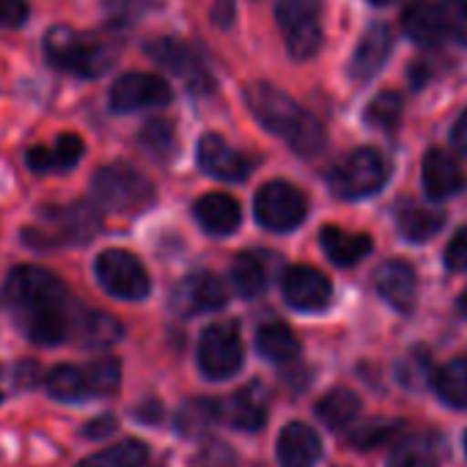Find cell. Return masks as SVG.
<instances>
[{
	"instance_id": "obj_1",
	"label": "cell",
	"mask_w": 467,
	"mask_h": 467,
	"mask_svg": "<svg viewBox=\"0 0 467 467\" xmlns=\"http://www.w3.org/2000/svg\"><path fill=\"white\" fill-rule=\"evenodd\" d=\"M4 300L34 344L58 347L72 336V297L58 275L42 267H15Z\"/></svg>"
},
{
	"instance_id": "obj_2",
	"label": "cell",
	"mask_w": 467,
	"mask_h": 467,
	"mask_svg": "<svg viewBox=\"0 0 467 467\" xmlns=\"http://www.w3.org/2000/svg\"><path fill=\"white\" fill-rule=\"evenodd\" d=\"M245 102L254 119L275 132L281 140H286V146L295 149L300 157H317L325 149V127L319 124V119L275 86L251 83L245 88Z\"/></svg>"
},
{
	"instance_id": "obj_3",
	"label": "cell",
	"mask_w": 467,
	"mask_h": 467,
	"mask_svg": "<svg viewBox=\"0 0 467 467\" xmlns=\"http://www.w3.org/2000/svg\"><path fill=\"white\" fill-rule=\"evenodd\" d=\"M47 61L78 78H102L119 61V47L110 39L75 31L69 26H56L45 36Z\"/></svg>"
},
{
	"instance_id": "obj_4",
	"label": "cell",
	"mask_w": 467,
	"mask_h": 467,
	"mask_svg": "<svg viewBox=\"0 0 467 467\" xmlns=\"http://www.w3.org/2000/svg\"><path fill=\"white\" fill-rule=\"evenodd\" d=\"M99 231V214L91 203H72V206H53L45 209L42 217L23 231V243L47 251L64 245H83Z\"/></svg>"
},
{
	"instance_id": "obj_5",
	"label": "cell",
	"mask_w": 467,
	"mask_h": 467,
	"mask_svg": "<svg viewBox=\"0 0 467 467\" xmlns=\"http://www.w3.org/2000/svg\"><path fill=\"white\" fill-rule=\"evenodd\" d=\"M91 198H94V203H99L110 212L132 214V212H143L154 203V187L132 165L113 162L94 173Z\"/></svg>"
},
{
	"instance_id": "obj_6",
	"label": "cell",
	"mask_w": 467,
	"mask_h": 467,
	"mask_svg": "<svg viewBox=\"0 0 467 467\" xmlns=\"http://www.w3.org/2000/svg\"><path fill=\"white\" fill-rule=\"evenodd\" d=\"M245 363V347L240 327L234 322L209 325L198 341V368L206 379L223 382L234 377Z\"/></svg>"
},
{
	"instance_id": "obj_7",
	"label": "cell",
	"mask_w": 467,
	"mask_h": 467,
	"mask_svg": "<svg viewBox=\"0 0 467 467\" xmlns=\"http://www.w3.org/2000/svg\"><path fill=\"white\" fill-rule=\"evenodd\" d=\"M275 17L292 58L317 56L322 47V0H278Z\"/></svg>"
},
{
	"instance_id": "obj_8",
	"label": "cell",
	"mask_w": 467,
	"mask_h": 467,
	"mask_svg": "<svg viewBox=\"0 0 467 467\" xmlns=\"http://www.w3.org/2000/svg\"><path fill=\"white\" fill-rule=\"evenodd\" d=\"M385 179H388V165L382 154L374 149H355L327 176L333 195L344 201H360L366 195H374L377 190H382Z\"/></svg>"
},
{
	"instance_id": "obj_9",
	"label": "cell",
	"mask_w": 467,
	"mask_h": 467,
	"mask_svg": "<svg viewBox=\"0 0 467 467\" xmlns=\"http://www.w3.org/2000/svg\"><path fill=\"white\" fill-rule=\"evenodd\" d=\"M146 56L165 67L168 72H173L192 94H212L214 88V78L206 67V61L182 39L173 36H160L146 42Z\"/></svg>"
},
{
	"instance_id": "obj_10",
	"label": "cell",
	"mask_w": 467,
	"mask_h": 467,
	"mask_svg": "<svg viewBox=\"0 0 467 467\" xmlns=\"http://www.w3.org/2000/svg\"><path fill=\"white\" fill-rule=\"evenodd\" d=\"M99 286L119 300H143L151 289L149 273L130 251H102L94 262Z\"/></svg>"
},
{
	"instance_id": "obj_11",
	"label": "cell",
	"mask_w": 467,
	"mask_h": 467,
	"mask_svg": "<svg viewBox=\"0 0 467 467\" xmlns=\"http://www.w3.org/2000/svg\"><path fill=\"white\" fill-rule=\"evenodd\" d=\"M254 212H256V220L267 228V231H292L297 228L306 214H308V201L306 195L284 182V179H275V182H267L259 192H256V201H254Z\"/></svg>"
},
{
	"instance_id": "obj_12",
	"label": "cell",
	"mask_w": 467,
	"mask_h": 467,
	"mask_svg": "<svg viewBox=\"0 0 467 467\" xmlns=\"http://www.w3.org/2000/svg\"><path fill=\"white\" fill-rule=\"evenodd\" d=\"M171 102V86L149 72H130L121 75L108 97L113 113H135L146 108H162Z\"/></svg>"
},
{
	"instance_id": "obj_13",
	"label": "cell",
	"mask_w": 467,
	"mask_h": 467,
	"mask_svg": "<svg viewBox=\"0 0 467 467\" xmlns=\"http://www.w3.org/2000/svg\"><path fill=\"white\" fill-rule=\"evenodd\" d=\"M281 289H284V300L297 311H325L333 300L330 278L306 265L289 267L284 273Z\"/></svg>"
},
{
	"instance_id": "obj_14",
	"label": "cell",
	"mask_w": 467,
	"mask_h": 467,
	"mask_svg": "<svg viewBox=\"0 0 467 467\" xmlns=\"http://www.w3.org/2000/svg\"><path fill=\"white\" fill-rule=\"evenodd\" d=\"M171 303L184 317L209 314V311H220L228 303V289L214 273H192L176 284Z\"/></svg>"
},
{
	"instance_id": "obj_15",
	"label": "cell",
	"mask_w": 467,
	"mask_h": 467,
	"mask_svg": "<svg viewBox=\"0 0 467 467\" xmlns=\"http://www.w3.org/2000/svg\"><path fill=\"white\" fill-rule=\"evenodd\" d=\"M195 157H198V168L214 179H223V182H243L251 176L254 171V162L237 151L231 149L220 135L209 132L198 140V149H195Z\"/></svg>"
},
{
	"instance_id": "obj_16",
	"label": "cell",
	"mask_w": 467,
	"mask_h": 467,
	"mask_svg": "<svg viewBox=\"0 0 467 467\" xmlns=\"http://www.w3.org/2000/svg\"><path fill=\"white\" fill-rule=\"evenodd\" d=\"M374 286H377L379 297L388 306H393L399 314H410L415 308L418 275L407 262H385L374 275Z\"/></svg>"
},
{
	"instance_id": "obj_17",
	"label": "cell",
	"mask_w": 467,
	"mask_h": 467,
	"mask_svg": "<svg viewBox=\"0 0 467 467\" xmlns=\"http://www.w3.org/2000/svg\"><path fill=\"white\" fill-rule=\"evenodd\" d=\"M322 459V437L303 420L286 423L278 437L281 467H314Z\"/></svg>"
},
{
	"instance_id": "obj_18",
	"label": "cell",
	"mask_w": 467,
	"mask_h": 467,
	"mask_svg": "<svg viewBox=\"0 0 467 467\" xmlns=\"http://www.w3.org/2000/svg\"><path fill=\"white\" fill-rule=\"evenodd\" d=\"M192 214L198 220V225L206 234H214V237H225V234H234L243 223V209L231 195L223 192H206L195 201Z\"/></svg>"
},
{
	"instance_id": "obj_19",
	"label": "cell",
	"mask_w": 467,
	"mask_h": 467,
	"mask_svg": "<svg viewBox=\"0 0 467 467\" xmlns=\"http://www.w3.org/2000/svg\"><path fill=\"white\" fill-rule=\"evenodd\" d=\"M223 418H228L231 426H237L243 431H259L267 418V393L259 382H251L245 388H240L237 393L231 396L228 404H223Z\"/></svg>"
},
{
	"instance_id": "obj_20",
	"label": "cell",
	"mask_w": 467,
	"mask_h": 467,
	"mask_svg": "<svg viewBox=\"0 0 467 467\" xmlns=\"http://www.w3.org/2000/svg\"><path fill=\"white\" fill-rule=\"evenodd\" d=\"M464 184V171L453 154L445 149H431L423 157V190L431 201H442L453 195Z\"/></svg>"
},
{
	"instance_id": "obj_21",
	"label": "cell",
	"mask_w": 467,
	"mask_h": 467,
	"mask_svg": "<svg viewBox=\"0 0 467 467\" xmlns=\"http://www.w3.org/2000/svg\"><path fill=\"white\" fill-rule=\"evenodd\" d=\"M390 45H393V39H390L388 26H382V23L371 26L355 47V56L349 61V75L355 80H371L385 67V61L390 56Z\"/></svg>"
},
{
	"instance_id": "obj_22",
	"label": "cell",
	"mask_w": 467,
	"mask_h": 467,
	"mask_svg": "<svg viewBox=\"0 0 467 467\" xmlns=\"http://www.w3.org/2000/svg\"><path fill=\"white\" fill-rule=\"evenodd\" d=\"M83 140L75 132H64L58 135V140L53 146H34L26 154V162L34 173H64L69 168H75L83 157Z\"/></svg>"
},
{
	"instance_id": "obj_23",
	"label": "cell",
	"mask_w": 467,
	"mask_h": 467,
	"mask_svg": "<svg viewBox=\"0 0 467 467\" xmlns=\"http://www.w3.org/2000/svg\"><path fill=\"white\" fill-rule=\"evenodd\" d=\"M319 243H322L325 256L338 267H352L371 254L368 234H352L338 225H325L319 234Z\"/></svg>"
},
{
	"instance_id": "obj_24",
	"label": "cell",
	"mask_w": 467,
	"mask_h": 467,
	"mask_svg": "<svg viewBox=\"0 0 467 467\" xmlns=\"http://www.w3.org/2000/svg\"><path fill=\"white\" fill-rule=\"evenodd\" d=\"M396 228L410 243H426L442 228V212L431 203L418 201H401L396 209Z\"/></svg>"
},
{
	"instance_id": "obj_25",
	"label": "cell",
	"mask_w": 467,
	"mask_h": 467,
	"mask_svg": "<svg viewBox=\"0 0 467 467\" xmlns=\"http://www.w3.org/2000/svg\"><path fill=\"white\" fill-rule=\"evenodd\" d=\"M440 453L442 442L434 431L415 434L393 448V453L388 456V467H437Z\"/></svg>"
},
{
	"instance_id": "obj_26",
	"label": "cell",
	"mask_w": 467,
	"mask_h": 467,
	"mask_svg": "<svg viewBox=\"0 0 467 467\" xmlns=\"http://www.w3.org/2000/svg\"><path fill=\"white\" fill-rule=\"evenodd\" d=\"M256 349H259L262 358H267L273 363H292L300 355V341H297V336L286 325L270 322V325L259 327Z\"/></svg>"
},
{
	"instance_id": "obj_27",
	"label": "cell",
	"mask_w": 467,
	"mask_h": 467,
	"mask_svg": "<svg viewBox=\"0 0 467 467\" xmlns=\"http://www.w3.org/2000/svg\"><path fill=\"white\" fill-rule=\"evenodd\" d=\"M121 333H124L121 322L105 311H86L78 319V341L83 347H94V349L113 347L121 338Z\"/></svg>"
},
{
	"instance_id": "obj_28",
	"label": "cell",
	"mask_w": 467,
	"mask_h": 467,
	"mask_svg": "<svg viewBox=\"0 0 467 467\" xmlns=\"http://www.w3.org/2000/svg\"><path fill=\"white\" fill-rule=\"evenodd\" d=\"M360 412V399L355 390L349 388H333L330 393H325L317 404V415L325 426L330 429H344L349 426Z\"/></svg>"
},
{
	"instance_id": "obj_29",
	"label": "cell",
	"mask_w": 467,
	"mask_h": 467,
	"mask_svg": "<svg viewBox=\"0 0 467 467\" xmlns=\"http://www.w3.org/2000/svg\"><path fill=\"white\" fill-rule=\"evenodd\" d=\"M223 418V401L217 399H190L176 412V434L195 437Z\"/></svg>"
},
{
	"instance_id": "obj_30",
	"label": "cell",
	"mask_w": 467,
	"mask_h": 467,
	"mask_svg": "<svg viewBox=\"0 0 467 467\" xmlns=\"http://www.w3.org/2000/svg\"><path fill=\"white\" fill-rule=\"evenodd\" d=\"M401 26H404V34L410 39H415L418 45H440L442 42V31H440V20H437V9L429 0H418L412 4L404 17H401Z\"/></svg>"
},
{
	"instance_id": "obj_31",
	"label": "cell",
	"mask_w": 467,
	"mask_h": 467,
	"mask_svg": "<svg viewBox=\"0 0 467 467\" xmlns=\"http://www.w3.org/2000/svg\"><path fill=\"white\" fill-rule=\"evenodd\" d=\"M434 390L445 404L464 410L467 407V358H456L445 363L434 374Z\"/></svg>"
},
{
	"instance_id": "obj_32",
	"label": "cell",
	"mask_w": 467,
	"mask_h": 467,
	"mask_svg": "<svg viewBox=\"0 0 467 467\" xmlns=\"http://www.w3.org/2000/svg\"><path fill=\"white\" fill-rule=\"evenodd\" d=\"M138 140H140V146H143L154 160H160V162H168V160L176 154V149H179L176 127H173V121H168V119H149V121L140 127Z\"/></svg>"
},
{
	"instance_id": "obj_33",
	"label": "cell",
	"mask_w": 467,
	"mask_h": 467,
	"mask_svg": "<svg viewBox=\"0 0 467 467\" xmlns=\"http://www.w3.org/2000/svg\"><path fill=\"white\" fill-rule=\"evenodd\" d=\"M47 393L56 401H83L88 399V382H86V371L78 366H56L47 379H45Z\"/></svg>"
},
{
	"instance_id": "obj_34",
	"label": "cell",
	"mask_w": 467,
	"mask_h": 467,
	"mask_svg": "<svg viewBox=\"0 0 467 467\" xmlns=\"http://www.w3.org/2000/svg\"><path fill=\"white\" fill-rule=\"evenodd\" d=\"M149 456V445L140 440H121L91 459H83L78 467H140Z\"/></svg>"
},
{
	"instance_id": "obj_35",
	"label": "cell",
	"mask_w": 467,
	"mask_h": 467,
	"mask_svg": "<svg viewBox=\"0 0 467 467\" xmlns=\"http://www.w3.org/2000/svg\"><path fill=\"white\" fill-rule=\"evenodd\" d=\"M231 281L237 286V292L243 297H259L265 289H267V270H265V262L254 254H243L234 259L231 265Z\"/></svg>"
},
{
	"instance_id": "obj_36",
	"label": "cell",
	"mask_w": 467,
	"mask_h": 467,
	"mask_svg": "<svg viewBox=\"0 0 467 467\" xmlns=\"http://www.w3.org/2000/svg\"><path fill=\"white\" fill-rule=\"evenodd\" d=\"M401 108H404V102H401V97H399L396 91H382V94H377V97L368 102V108H366V121H368V127H374V130L390 132V130H396V124L401 121Z\"/></svg>"
},
{
	"instance_id": "obj_37",
	"label": "cell",
	"mask_w": 467,
	"mask_h": 467,
	"mask_svg": "<svg viewBox=\"0 0 467 467\" xmlns=\"http://www.w3.org/2000/svg\"><path fill=\"white\" fill-rule=\"evenodd\" d=\"M88 396H110L121 382V363L116 358H97L86 368Z\"/></svg>"
},
{
	"instance_id": "obj_38",
	"label": "cell",
	"mask_w": 467,
	"mask_h": 467,
	"mask_svg": "<svg viewBox=\"0 0 467 467\" xmlns=\"http://www.w3.org/2000/svg\"><path fill=\"white\" fill-rule=\"evenodd\" d=\"M442 39L467 42V0H440L434 4Z\"/></svg>"
},
{
	"instance_id": "obj_39",
	"label": "cell",
	"mask_w": 467,
	"mask_h": 467,
	"mask_svg": "<svg viewBox=\"0 0 467 467\" xmlns=\"http://www.w3.org/2000/svg\"><path fill=\"white\" fill-rule=\"evenodd\" d=\"M154 9V0H105V15L113 28H130Z\"/></svg>"
},
{
	"instance_id": "obj_40",
	"label": "cell",
	"mask_w": 467,
	"mask_h": 467,
	"mask_svg": "<svg viewBox=\"0 0 467 467\" xmlns=\"http://www.w3.org/2000/svg\"><path fill=\"white\" fill-rule=\"evenodd\" d=\"M399 429H401L399 420H368L349 431V442L355 448H377V445L388 442Z\"/></svg>"
},
{
	"instance_id": "obj_41",
	"label": "cell",
	"mask_w": 467,
	"mask_h": 467,
	"mask_svg": "<svg viewBox=\"0 0 467 467\" xmlns=\"http://www.w3.org/2000/svg\"><path fill=\"white\" fill-rule=\"evenodd\" d=\"M399 379H401V385H407V388H420V385H426L429 379H431V355L426 352V349H412L404 360H401V366H399Z\"/></svg>"
},
{
	"instance_id": "obj_42",
	"label": "cell",
	"mask_w": 467,
	"mask_h": 467,
	"mask_svg": "<svg viewBox=\"0 0 467 467\" xmlns=\"http://www.w3.org/2000/svg\"><path fill=\"white\" fill-rule=\"evenodd\" d=\"M198 464L201 467H237V453H234V448L225 445L223 440H209L201 448Z\"/></svg>"
},
{
	"instance_id": "obj_43",
	"label": "cell",
	"mask_w": 467,
	"mask_h": 467,
	"mask_svg": "<svg viewBox=\"0 0 467 467\" xmlns=\"http://www.w3.org/2000/svg\"><path fill=\"white\" fill-rule=\"evenodd\" d=\"M28 15V0H0V28H20Z\"/></svg>"
},
{
	"instance_id": "obj_44",
	"label": "cell",
	"mask_w": 467,
	"mask_h": 467,
	"mask_svg": "<svg viewBox=\"0 0 467 467\" xmlns=\"http://www.w3.org/2000/svg\"><path fill=\"white\" fill-rule=\"evenodd\" d=\"M445 265H448V270L467 273V228H459L453 234V240L445 248Z\"/></svg>"
},
{
	"instance_id": "obj_45",
	"label": "cell",
	"mask_w": 467,
	"mask_h": 467,
	"mask_svg": "<svg viewBox=\"0 0 467 467\" xmlns=\"http://www.w3.org/2000/svg\"><path fill=\"white\" fill-rule=\"evenodd\" d=\"M116 429H119V420L113 415H99V418H91L88 423H83V437L102 440V437H110Z\"/></svg>"
},
{
	"instance_id": "obj_46",
	"label": "cell",
	"mask_w": 467,
	"mask_h": 467,
	"mask_svg": "<svg viewBox=\"0 0 467 467\" xmlns=\"http://www.w3.org/2000/svg\"><path fill=\"white\" fill-rule=\"evenodd\" d=\"M132 415L140 420V423H160L162 420V404L157 399H143L140 404L132 407Z\"/></svg>"
},
{
	"instance_id": "obj_47",
	"label": "cell",
	"mask_w": 467,
	"mask_h": 467,
	"mask_svg": "<svg viewBox=\"0 0 467 467\" xmlns=\"http://www.w3.org/2000/svg\"><path fill=\"white\" fill-rule=\"evenodd\" d=\"M451 138H453V146H456L462 154H467V110L459 116V121H456V127H453Z\"/></svg>"
},
{
	"instance_id": "obj_48",
	"label": "cell",
	"mask_w": 467,
	"mask_h": 467,
	"mask_svg": "<svg viewBox=\"0 0 467 467\" xmlns=\"http://www.w3.org/2000/svg\"><path fill=\"white\" fill-rule=\"evenodd\" d=\"M459 311H462V314L467 317V289H464V295L459 297Z\"/></svg>"
},
{
	"instance_id": "obj_49",
	"label": "cell",
	"mask_w": 467,
	"mask_h": 467,
	"mask_svg": "<svg viewBox=\"0 0 467 467\" xmlns=\"http://www.w3.org/2000/svg\"><path fill=\"white\" fill-rule=\"evenodd\" d=\"M374 6H388V4H396V0H371Z\"/></svg>"
},
{
	"instance_id": "obj_50",
	"label": "cell",
	"mask_w": 467,
	"mask_h": 467,
	"mask_svg": "<svg viewBox=\"0 0 467 467\" xmlns=\"http://www.w3.org/2000/svg\"><path fill=\"white\" fill-rule=\"evenodd\" d=\"M464 448H467V434H464Z\"/></svg>"
},
{
	"instance_id": "obj_51",
	"label": "cell",
	"mask_w": 467,
	"mask_h": 467,
	"mask_svg": "<svg viewBox=\"0 0 467 467\" xmlns=\"http://www.w3.org/2000/svg\"><path fill=\"white\" fill-rule=\"evenodd\" d=\"M0 401H4V393H0Z\"/></svg>"
}]
</instances>
